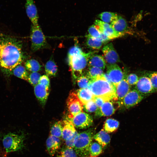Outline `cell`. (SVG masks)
<instances>
[{
    "label": "cell",
    "instance_id": "30",
    "mask_svg": "<svg viewBox=\"0 0 157 157\" xmlns=\"http://www.w3.org/2000/svg\"><path fill=\"white\" fill-rule=\"evenodd\" d=\"M25 65L26 69L32 72H38L41 69V65L38 62L34 59L27 60Z\"/></svg>",
    "mask_w": 157,
    "mask_h": 157
},
{
    "label": "cell",
    "instance_id": "20",
    "mask_svg": "<svg viewBox=\"0 0 157 157\" xmlns=\"http://www.w3.org/2000/svg\"><path fill=\"white\" fill-rule=\"evenodd\" d=\"M110 25L115 31L124 35L126 34L131 33L127 22L121 16L119 15L118 18Z\"/></svg>",
    "mask_w": 157,
    "mask_h": 157
},
{
    "label": "cell",
    "instance_id": "9",
    "mask_svg": "<svg viewBox=\"0 0 157 157\" xmlns=\"http://www.w3.org/2000/svg\"><path fill=\"white\" fill-rule=\"evenodd\" d=\"M94 25L99 31L107 36L110 40L124 35L115 31L111 25L98 19L95 20Z\"/></svg>",
    "mask_w": 157,
    "mask_h": 157
},
{
    "label": "cell",
    "instance_id": "36",
    "mask_svg": "<svg viewBox=\"0 0 157 157\" xmlns=\"http://www.w3.org/2000/svg\"><path fill=\"white\" fill-rule=\"evenodd\" d=\"M83 52L81 49L75 45L71 48L68 53V60L69 61L73 57L80 54Z\"/></svg>",
    "mask_w": 157,
    "mask_h": 157
},
{
    "label": "cell",
    "instance_id": "41",
    "mask_svg": "<svg viewBox=\"0 0 157 157\" xmlns=\"http://www.w3.org/2000/svg\"><path fill=\"white\" fill-rule=\"evenodd\" d=\"M152 85L155 90H157V72L150 74L148 76Z\"/></svg>",
    "mask_w": 157,
    "mask_h": 157
},
{
    "label": "cell",
    "instance_id": "21",
    "mask_svg": "<svg viewBox=\"0 0 157 157\" xmlns=\"http://www.w3.org/2000/svg\"><path fill=\"white\" fill-rule=\"evenodd\" d=\"M88 63L89 66L96 67L104 70L106 66V61L101 55L92 54L89 57Z\"/></svg>",
    "mask_w": 157,
    "mask_h": 157
},
{
    "label": "cell",
    "instance_id": "2",
    "mask_svg": "<svg viewBox=\"0 0 157 157\" xmlns=\"http://www.w3.org/2000/svg\"><path fill=\"white\" fill-rule=\"evenodd\" d=\"M87 88L91 92L94 97H101L117 101L115 94V87L106 80L103 74L93 80H90Z\"/></svg>",
    "mask_w": 157,
    "mask_h": 157
},
{
    "label": "cell",
    "instance_id": "1",
    "mask_svg": "<svg viewBox=\"0 0 157 157\" xmlns=\"http://www.w3.org/2000/svg\"><path fill=\"white\" fill-rule=\"evenodd\" d=\"M22 44L14 38L0 35V67L6 71H12L24 59Z\"/></svg>",
    "mask_w": 157,
    "mask_h": 157
},
{
    "label": "cell",
    "instance_id": "4",
    "mask_svg": "<svg viewBox=\"0 0 157 157\" xmlns=\"http://www.w3.org/2000/svg\"><path fill=\"white\" fill-rule=\"evenodd\" d=\"M94 52L85 53L83 52L80 54L73 57L68 61L71 68L72 75L75 79L81 75L83 70L85 67L90 57L94 53Z\"/></svg>",
    "mask_w": 157,
    "mask_h": 157
},
{
    "label": "cell",
    "instance_id": "19",
    "mask_svg": "<svg viewBox=\"0 0 157 157\" xmlns=\"http://www.w3.org/2000/svg\"><path fill=\"white\" fill-rule=\"evenodd\" d=\"M63 121L64 125L61 137L65 141L70 140L77 132L72 122L69 118H67Z\"/></svg>",
    "mask_w": 157,
    "mask_h": 157
},
{
    "label": "cell",
    "instance_id": "26",
    "mask_svg": "<svg viewBox=\"0 0 157 157\" xmlns=\"http://www.w3.org/2000/svg\"><path fill=\"white\" fill-rule=\"evenodd\" d=\"M12 71L13 74L15 76L21 79L28 81L29 74L26 68L21 64L15 67Z\"/></svg>",
    "mask_w": 157,
    "mask_h": 157
},
{
    "label": "cell",
    "instance_id": "35",
    "mask_svg": "<svg viewBox=\"0 0 157 157\" xmlns=\"http://www.w3.org/2000/svg\"><path fill=\"white\" fill-rule=\"evenodd\" d=\"M40 77V74L37 72H32L29 75L28 81L31 85L35 86L39 83Z\"/></svg>",
    "mask_w": 157,
    "mask_h": 157
},
{
    "label": "cell",
    "instance_id": "17",
    "mask_svg": "<svg viewBox=\"0 0 157 157\" xmlns=\"http://www.w3.org/2000/svg\"><path fill=\"white\" fill-rule=\"evenodd\" d=\"M35 95L42 105L44 106L47 99L49 93V87L38 83L34 88Z\"/></svg>",
    "mask_w": 157,
    "mask_h": 157
},
{
    "label": "cell",
    "instance_id": "11",
    "mask_svg": "<svg viewBox=\"0 0 157 157\" xmlns=\"http://www.w3.org/2000/svg\"><path fill=\"white\" fill-rule=\"evenodd\" d=\"M106 66L107 73L111 82L116 87L123 79L124 73L120 67L116 64H108Z\"/></svg>",
    "mask_w": 157,
    "mask_h": 157
},
{
    "label": "cell",
    "instance_id": "28",
    "mask_svg": "<svg viewBox=\"0 0 157 157\" xmlns=\"http://www.w3.org/2000/svg\"><path fill=\"white\" fill-rule=\"evenodd\" d=\"M63 125V121H59L55 122L51 128L50 135L60 138L62 136Z\"/></svg>",
    "mask_w": 157,
    "mask_h": 157
},
{
    "label": "cell",
    "instance_id": "13",
    "mask_svg": "<svg viewBox=\"0 0 157 157\" xmlns=\"http://www.w3.org/2000/svg\"><path fill=\"white\" fill-rule=\"evenodd\" d=\"M102 51L105 60L109 64H116L119 62V59L112 43L108 44L103 47Z\"/></svg>",
    "mask_w": 157,
    "mask_h": 157
},
{
    "label": "cell",
    "instance_id": "33",
    "mask_svg": "<svg viewBox=\"0 0 157 157\" xmlns=\"http://www.w3.org/2000/svg\"><path fill=\"white\" fill-rule=\"evenodd\" d=\"M102 152V147L98 143L94 142L91 144L89 149L90 157H96Z\"/></svg>",
    "mask_w": 157,
    "mask_h": 157
},
{
    "label": "cell",
    "instance_id": "34",
    "mask_svg": "<svg viewBox=\"0 0 157 157\" xmlns=\"http://www.w3.org/2000/svg\"><path fill=\"white\" fill-rule=\"evenodd\" d=\"M90 81L86 76L81 75L77 79V83L80 88H87Z\"/></svg>",
    "mask_w": 157,
    "mask_h": 157
},
{
    "label": "cell",
    "instance_id": "18",
    "mask_svg": "<svg viewBox=\"0 0 157 157\" xmlns=\"http://www.w3.org/2000/svg\"><path fill=\"white\" fill-rule=\"evenodd\" d=\"M61 144L60 138L50 135L46 142L47 151L51 156H53L59 149Z\"/></svg>",
    "mask_w": 157,
    "mask_h": 157
},
{
    "label": "cell",
    "instance_id": "42",
    "mask_svg": "<svg viewBox=\"0 0 157 157\" xmlns=\"http://www.w3.org/2000/svg\"><path fill=\"white\" fill-rule=\"evenodd\" d=\"M39 83L49 87L50 81L48 76L44 75L41 76Z\"/></svg>",
    "mask_w": 157,
    "mask_h": 157
},
{
    "label": "cell",
    "instance_id": "5",
    "mask_svg": "<svg viewBox=\"0 0 157 157\" xmlns=\"http://www.w3.org/2000/svg\"><path fill=\"white\" fill-rule=\"evenodd\" d=\"M24 137L23 135L9 133L3 137L2 143L7 153L21 150L24 146Z\"/></svg>",
    "mask_w": 157,
    "mask_h": 157
},
{
    "label": "cell",
    "instance_id": "39",
    "mask_svg": "<svg viewBox=\"0 0 157 157\" xmlns=\"http://www.w3.org/2000/svg\"><path fill=\"white\" fill-rule=\"evenodd\" d=\"M139 77L135 74L131 73L126 76V80L129 84L131 86L135 85L137 83Z\"/></svg>",
    "mask_w": 157,
    "mask_h": 157
},
{
    "label": "cell",
    "instance_id": "31",
    "mask_svg": "<svg viewBox=\"0 0 157 157\" xmlns=\"http://www.w3.org/2000/svg\"><path fill=\"white\" fill-rule=\"evenodd\" d=\"M103 74V70L101 69L96 67L89 66L86 76L90 80H92Z\"/></svg>",
    "mask_w": 157,
    "mask_h": 157
},
{
    "label": "cell",
    "instance_id": "44",
    "mask_svg": "<svg viewBox=\"0 0 157 157\" xmlns=\"http://www.w3.org/2000/svg\"><path fill=\"white\" fill-rule=\"evenodd\" d=\"M103 76L106 79V80L109 83L111 84H113L111 82L110 80V78L108 75V74L107 73H104L103 74Z\"/></svg>",
    "mask_w": 157,
    "mask_h": 157
},
{
    "label": "cell",
    "instance_id": "27",
    "mask_svg": "<svg viewBox=\"0 0 157 157\" xmlns=\"http://www.w3.org/2000/svg\"><path fill=\"white\" fill-rule=\"evenodd\" d=\"M87 45L89 47L95 49H100L104 43L100 39L93 38L89 35L86 36Z\"/></svg>",
    "mask_w": 157,
    "mask_h": 157
},
{
    "label": "cell",
    "instance_id": "15",
    "mask_svg": "<svg viewBox=\"0 0 157 157\" xmlns=\"http://www.w3.org/2000/svg\"><path fill=\"white\" fill-rule=\"evenodd\" d=\"M25 7L27 16L31 22L32 25H39L38 10L33 0H26Z\"/></svg>",
    "mask_w": 157,
    "mask_h": 157
},
{
    "label": "cell",
    "instance_id": "3",
    "mask_svg": "<svg viewBox=\"0 0 157 157\" xmlns=\"http://www.w3.org/2000/svg\"><path fill=\"white\" fill-rule=\"evenodd\" d=\"M94 131L90 129L78 133L73 149L79 157H87L94 135Z\"/></svg>",
    "mask_w": 157,
    "mask_h": 157
},
{
    "label": "cell",
    "instance_id": "10",
    "mask_svg": "<svg viewBox=\"0 0 157 157\" xmlns=\"http://www.w3.org/2000/svg\"><path fill=\"white\" fill-rule=\"evenodd\" d=\"M144 97L135 89L130 90L123 99L121 104L129 108L139 103Z\"/></svg>",
    "mask_w": 157,
    "mask_h": 157
},
{
    "label": "cell",
    "instance_id": "38",
    "mask_svg": "<svg viewBox=\"0 0 157 157\" xmlns=\"http://www.w3.org/2000/svg\"><path fill=\"white\" fill-rule=\"evenodd\" d=\"M83 106L85 110L87 112H94L97 109V107L93 99L89 101Z\"/></svg>",
    "mask_w": 157,
    "mask_h": 157
},
{
    "label": "cell",
    "instance_id": "25",
    "mask_svg": "<svg viewBox=\"0 0 157 157\" xmlns=\"http://www.w3.org/2000/svg\"><path fill=\"white\" fill-rule=\"evenodd\" d=\"M117 13L110 12H104L98 15L99 17L102 21L110 24L118 17Z\"/></svg>",
    "mask_w": 157,
    "mask_h": 157
},
{
    "label": "cell",
    "instance_id": "43",
    "mask_svg": "<svg viewBox=\"0 0 157 157\" xmlns=\"http://www.w3.org/2000/svg\"><path fill=\"white\" fill-rule=\"evenodd\" d=\"M78 134V133L77 132L72 138L70 140L65 141V144L66 147L73 149L76 138Z\"/></svg>",
    "mask_w": 157,
    "mask_h": 157
},
{
    "label": "cell",
    "instance_id": "32",
    "mask_svg": "<svg viewBox=\"0 0 157 157\" xmlns=\"http://www.w3.org/2000/svg\"><path fill=\"white\" fill-rule=\"evenodd\" d=\"M56 157H78V156L73 148L66 147L61 149Z\"/></svg>",
    "mask_w": 157,
    "mask_h": 157
},
{
    "label": "cell",
    "instance_id": "16",
    "mask_svg": "<svg viewBox=\"0 0 157 157\" xmlns=\"http://www.w3.org/2000/svg\"><path fill=\"white\" fill-rule=\"evenodd\" d=\"M113 100L106 101L102 105L100 108L95 112V115L98 117L110 116L115 113L116 108L114 105Z\"/></svg>",
    "mask_w": 157,
    "mask_h": 157
},
{
    "label": "cell",
    "instance_id": "45",
    "mask_svg": "<svg viewBox=\"0 0 157 157\" xmlns=\"http://www.w3.org/2000/svg\"></svg>",
    "mask_w": 157,
    "mask_h": 157
},
{
    "label": "cell",
    "instance_id": "29",
    "mask_svg": "<svg viewBox=\"0 0 157 157\" xmlns=\"http://www.w3.org/2000/svg\"><path fill=\"white\" fill-rule=\"evenodd\" d=\"M45 70L47 76H55L56 75L58 69L57 65L53 60L50 59L46 63Z\"/></svg>",
    "mask_w": 157,
    "mask_h": 157
},
{
    "label": "cell",
    "instance_id": "24",
    "mask_svg": "<svg viewBox=\"0 0 157 157\" xmlns=\"http://www.w3.org/2000/svg\"><path fill=\"white\" fill-rule=\"evenodd\" d=\"M119 126V122L117 120L108 118L105 121L103 127V129L107 133H113L116 131Z\"/></svg>",
    "mask_w": 157,
    "mask_h": 157
},
{
    "label": "cell",
    "instance_id": "14",
    "mask_svg": "<svg viewBox=\"0 0 157 157\" xmlns=\"http://www.w3.org/2000/svg\"><path fill=\"white\" fill-rule=\"evenodd\" d=\"M126 76L124 74L123 79L115 87L116 96L120 104H121L124 97L131 90V86L127 81Z\"/></svg>",
    "mask_w": 157,
    "mask_h": 157
},
{
    "label": "cell",
    "instance_id": "23",
    "mask_svg": "<svg viewBox=\"0 0 157 157\" xmlns=\"http://www.w3.org/2000/svg\"><path fill=\"white\" fill-rule=\"evenodd\" d=\"M76 92L78 97L83 105L93 99V95L87 88H80Z\"/></svg>",
    "mask_w": 157,
    "mask_h": 157
},
{
    "label": "cell",
    "instance_id": "6",
    "mask_svg": "<svg viewBox=\"0 0 157 157\" xmlns=\"http://www.w3.org/2000/svg\"><path fill=\"white\" fill-rule=\"evenodd\" d=\"M30 38L31 49L33 51L44 48L47 45V41L39 25H32Z\"/></svg>",
    "mask_w": 157,
    "mask_h": 157
},
{
    "label": "cell",
    "instance_id": "40",
    "mask_svg": "<svg viewBox=\"0 0 157 157\" xmlns=\"http://www.w3.org/2000/svg\"><path fill=\"white\" fill-rule=\"evenodd\" d=\"M93 100H94L97 107V110H98L100 108L102 104L105 102L106 101L111 100H110L108 98L103 97H94Z\"/></svg>",
    "mask_w": 157,
    "mask_h": 157
},
{
    "label": "cell",
    "instance_id": "22",
    "mask_svg": "<svg viewBox=\"0 0 157 157\" xmlns=\"http://www.w3.org/2000/svg\"><path fill=\"white\" fill-rule=\"evenodd\" d=\"M93 139L104 148L110 143V135L103 129L94 135Z\"/></svg>",
    "mask_w": 157,
    "mask_h": 157
},
{
    "label": "cell",
    "instance_id": "12",
    "mask_svg": "<svg viewBox=\"0 0 157 157\" xmlns=\"http://www.w3.org/2000/svg\"><path fill=\"white\" fill-rule=\"evenodd\" d=\"M135 89L144 96L156 91L148 76H144L139 77L135 85Z\"/></svg>",
    "mask_w": 157,
    "mask_h": 157
},
{
    "label": "cell",
    "instance_id": "37",
    "mask_svg": "<svg viewBox=\"0 0 157 157\" xmlns=\"http://www.w3.org/2000/svg\"><path fill=\"white\" fill-rule=\"evenodd\" d=\"M88 32V35L92 37L100 39L101 33L97 28L94 25H92L89 27Z\"/></svg>",
    "mask_w": 157,
    "mask_h": 157
},
{
    "label": "cell",
    "instance_id": "7",
    "mask_svg": "<svg viewBox=\"0 0 157 157\" xmlns=\"http://www.w3.org/2000/svg\"><path fill=\"white\" fill-rule=\"evenodd\" d=\"M68 112V118L71 119L83 111V105L78 97L76 92L71 91L67 101Z\"/></svg>",
    "mask_w": 157,
    "mask_h": 157
},
{
    "label": "cell",
    "instance_id": "8",
    "mask_svg": "<svg viewBox=\"0 0 157 157\" xmlns=\"http://www.w3.org/2000/svg\"><path fill=\"white\" fill-rule=\"evenodd\" d=\"M69 119L75 127L79 129L87 128L91 126L93 122L92 117L83 112L77 114Z\"/></svg>",
    "mask_w": 157,
    "mask_h": 157
}]
</instances>
